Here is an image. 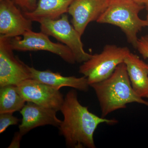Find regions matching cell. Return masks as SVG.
<instances>
[{"instance_id": "obj_1", "label": "cell", "mask_w": 148, "mask_h": 148, "mask_svg": "<svg viewBox=\"0 0 148 148\" xmlns=\"http://www.w3.org/2000/svg\"><path fill=\"white\" fill-rule=\"evenodd\" d=\"M60 111L64 120L58 127L68 147L95 148L94 134L98 125L118 123L116 120L100 117L90 112L88 107L79 103L75 89L67 92Z\"/></svg>"}, {"instance_id": "obj_2", "label": "cell", "mask_w": 148, "mask_h": 148, "mask_svg": "<svg viewBox=\"0 0 148 148\" xmlns=\"http://www.w3.org/2000/svg\"><path fill=\"white\" fill-rule=\"evenodd\" d=\"M90 86L97 96L102 117L125 108L127 104L131 103H138L148 107V101L141 98L133 90L124 62L120 64L107 79Z\"/></svg>"}, {"instance_id": "obj_3", "label": "cell", "mask_w": 148, "mask_h": 148, "mask_svg": "<svg viewBox=\"0 0 148 148\" xmlns=\"http://www.w3.org/2000/svg\"><path fill=\"white\" fill-rule=\"evenodd\" d=\"M145 8V5L132 0H109L108 8L96 22L118 27L124 33L127 42L136 49L138 33L148 27L147 21L139 16Z\"/></svg>"}, {"instance_id": "obj_4", "label": "cell", "mask_w": 148, "mask_h": 148, "mask_svg": "<svg viewBox=\"0 0 148 148\" xmlns=\"http://www.w3.org/2000/svg\"><path fill=\"white\" fill-rule=\"evenodd\" d=\"M130 52L126 47L107 45L101 53L92 55L89 60L83 63L79 73L87 78L90 86L101 82L110 76Z\"/></svg>"}, {"instance_id": "obj_5", "label": "cell", "mask_w": 148, "mask_h": 148, "mask_svg": "<svg viewBox=\"0 0 148 148\" xmlns=\"http://www.w3.org/2000/svg\"><path fill=\"white\" fill-rule=\"evenodd\" d=\"M38 22L40 24L41 32L55 38L70 49L76 62L83 63L92 57V54L85 51L82 36L70 24L67 14L57 19H42Z\"/></svg>"}, {"instance_id": "obj_6", "label": "cell", "mask_w": 148, "mask_h": 148, "mask_svg": "<svg viewBox=\"0 0 148 148\" xmlns=\"http://www.w3.org/2000/svg\"><path fill=\"white\" fill-rule=\"evenodd\" d=\"M10 44L14 50L18 51H45L54 53L69 64L76 62L72 51L63 43L51 41L49 36L41 32L28 31L23 35V38H11Z\"/></svg>"}, {"instance_id": "obj_7", "label": "cell", "mask_w": 148, "mask_h": 148, "mask_svg": "<svg viewBox=\"0 0 148 148\" xmlns=\"http://www.w3.org/2000/svg\"><path fill=\"white\" fill-rule=\"evenodd\" d=\"M11 38L0 36V87L17 86L32 78L29 66L14 54Z\"/></svg>"}, {"instance_id": "obj_8", "label": "cell", "mask_w": 148, "mask_h": 148, "mask_svg": "<svg viewBox=\"0 0 148 148\" xmlns=\"http://www.w3.org/2000/svg\"><path fill=\"white\" fill-rule=\"evenodd\" d=\"M17 86L26 102H32L45 108L60 111L64 98L59 90L33 79L25 80Z\"/></svg>"}, {"instance_id": "obj_9", "label": "cell", "mask_w": 148, "mask_h": 148, "mask_svg": "<svg viewBox=\"0 0 148 148\" xmlns=\"http://www.w3.org/2000/svg\"><path fill=\"white\" fill-rule=\"evenodd\" d=\"M20 9L13 0L0 1V36L13 38L32 30L33 21Z\"/></svg>"}, {"instance_id": "obj_10", "label": "cell", "mask_w": 148, "mask_h": 148, "mask_svg": "<svg viewBox=\"0 0 148 148\" xmlns=\"http://www.w3.org/2000/svg\"><path fill=\"white\" fill-rule=\"evenodd\" d=\"M109 3V0H74L68 13L72 16V25L81 36L90 22L98 20Z\"/></svg>"}, {"instance_id": "obj_11", "label": "cell", "mask_w": 148, "mask_h": 148, "mask_svg": "<svg viewBox=\"0 0 148 148\" xmlns=\"http://www.w3.org/2000/svg\"><path fill=\"white\" fill-rule=\"evenodd\" d=\"M19 112L22 119L18 132L23 136L40 126L51 125L58 127L62 122L56 116L57 111L32 102H27Z\"/></svg>"}, {"instance_id": "obj_12", "label": "cell", "mask_w": 148, "mask_h": 148, "mask_svg": "<svg viewBox=\"0 0 148 148\" xmlns=\"http://www.w3.org/2000/svg\"><path fill=\"white\" fill-rule=\"evenodd\" d=\"M32 78L59 90L64 87L73 88L76 90L87 92L90 85L86 77H77L75 76H64L58 73H54L50 70L40 71L29 66Z\"/></svg>"}, {"instance_id": "obj_13", "label": "cell", "mask_w": 148, "mask_h": 148, "mask_svg": "<svg viewBox=\"0 0 148 148\" xmlns=\"http://www.w3.org/2000/svg\"><path fill=\"white\" fill-rule=\"evenodd\" d=\"M124 63L133 90L141 98H148V64L131 52Z\"/></svg>"}, {"instance_id": "obj_14", "label": "cell", "mask_w": 148, "mask_h": 148, "mask_svg": "<svg viewBox=\"0 0 148 148\" xmlns=\"http://www.w3.org/2000/svg\"><path fill=\"white\" fill-rule=\"evenodd\" d=\"M74 0H38L36 8L31 12H23L27 18L38 22L42 19H55L68 13Z\"/></svg>"}, {"instance_id": "obj_15", "label": "cell", "mask_w": 148, "mask_h": 148, "mask_svg": "<svg viewBox=\"0 0 148 148\" xmlns=\"http://www.w3.org/2000/svg\"><path fill=\"white\" fill-rule=\"evenodd\" d=\"M26 101L17 90L16 86L9 85L0 87V113L20 111Z\"/></svg>"}, {"instance_id": "obj_16", "label": "cell", "mask_w": 148, "mask_h": 148, "mask_svg": "<svg viewBox=\"0 0 148 148\" xmlns=\"http://www.w3.org/2000/svg\"><path fill=\"white\" fill-rule=\"evenodd\" d=\"M13 113H0V133H3L10 125H16L20 119L14 116Z\"/></svg>"}, {"instance_id": "obj_17", "label": "cell", "mask_w": 148, "mask_h": 148, "mask_svg": "<svg viewBox=\"0 0 148 148\" xmlns=\"http://www.w3.org/2000/svg\"><path fill=\"white\" fill-rule=\"evenodd\" d=\"M16 5L20 8L23 12H31L34 10L37 6L38 0H13Z\"/></svg>"}, {"instance_id": "obj_18", "label": "cell", "mask_w": 148, "mask_h": 148, "mask_svg": "<svg viewBox=\"0 0 148 148\" xmlns=\"http://www.w3.org/2000/svg\"><path fill=\"white\" fill-rule=\"evenodd\" d=\"M136 49L144 59H148V35L142 36L138 39Z\"/></svg>"}, {"instance_id": "obj_19", "label": "cell", "mask_w": 148, "mask_h": 148, "mask_svg": "<svg viewBox=\"0 0 148 148\" xmlns=\"http://www.w3.org/2000/svg\"><path fill=\"white\" fill-rule=\"evenodd\" d=\"M22 136L19 133L17 132L15 133L13 139L12 140L10 145L9 146L8 148H17L20 147V142H21Z\"/></svg>"}, {"instance_id": "obj_20", "label": "cell", "mask_w": 148, "mask_h": 148, "mask_svg": "<svg viewBox=\"0 0 148 148\" xmlns=\"http://www.w3.org/2000/svg\"><path fill=\"white\" fill-rule=\"evenodd\" d=\"M135 2L140 4L145 5L146 3L148 2V0H132Z\"/></svg>"}, {"instance_id": "obj_21", "label": "cell", "mask_w": 148, "mask_h": 148, "mask_svg": "<svg viewBox=\"0 0 148 148\" xmlns=\"http://www.w3.org/2000/svg\"><path fill=\"white\" fill-rule=\"evenodd\" d=\"M145 8L146 9V10H147V19L146 20L148 22V2L146 3L145 4Z\"/></svg>"}, {"instance_id": "obj_22", "label": "cell", "mask_w": 148, "mask_h": 148, "mask_svg": "<svg viewBox=\"0 0 148 148\" xmlns=\"http://www.w3.org/2000/svg\"><path fill=\"white\" fill-rule=\"evenodd\" d=\"M4 1V0H0V1Z\"/></svg>"}]
</instances>
